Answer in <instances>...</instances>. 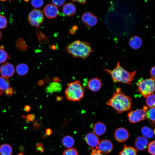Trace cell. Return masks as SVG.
<instances>
[{"label":"cell","mask_w":155,"mask_h":155,"mask_svg":"<svg viewBox=\"0 0 155 155\" xmlns=\"http://www.w3.org/2000/svg\"><path fill=\"white\" fill-rule=\"evenodd\" d=\"M73 2H77L81 4H85L86 3V0H73L72 1Z\"/></svg>","instance_id":"60d3db41"},{"label":"cell","mask_w":155,"mask_h":155,"mask_svg":"<svg viewBox=\"0 0 155 155\" xmlns=\"http://www.w3.org/2000/svg\"><path fill=\"white\" fill-rule=\"evenodd\" d=\"M15 92L14 89L11 87H9L5 90V93L7 96H11Z\"/></svg>","instance_id":"d590c367"},{"label":"cell","mask_w":155,"mask_h":155,"mask_svg":"<svg viewBox=\"0 0 155 155\" xmlns=\"http://www.w3.org/2000/svg\"><path fill=\"white\" fill-rule=\"evenodd\" d=\"M132 99L124 94L120 88H117L115 92L106 102V104L113 108L119 114L131 110Z\"/></svg>","instance_id":"6da1fadb"},{"label":"cell","mask_w":155,"mask_h":155,"mask_svg":"<svg viewBox=\"0 0 155 155\" xmlns=\"http://www.w3.org/2000/svg\"><path fill=\"white\" fill-rule=\"evenodd\" d=\"M155 107L150 108L146 111V117L148 119L150 124L153 126H155Z\"/></svg>","instance_id":"44dd1931"},{"label":"cell","mask_w":155,"mask_h":155,"mask_svg":"<svg viewBox=\"0 0 155 155\" xmlns=\"http://www.w3.org/2000/svg\"><path fill=\"white\" fill-rule=\"evenodd\" d=\"M66 51L74 58L86 59L93 51L90 44L85 41L78 40L67 44Z\"/></svg>","instance_id":"3957f363"},{"label":"cell","mask_w":155,"mask_h":155,"mask_svg":"<svg viewBox=\"0 0 155 155\" xmlns=\"http://www.w3.org/2000/svg\"><path fill=\"white\" fill-rule=\"evenodd\" d=\"M16 70L18 75L20 76H23L28 72L29 68L26 64L21 63L18 64L16 66Z\"/></svg>","instance_id":"7402d4cb"},{"label":"cell","mask_w":155,"mask_h":155,"mask_svg":"<svg viewBox=\"0 0 155 155\" xmlns=\"http://www.w3.org/2000/svg\"><path fill=\"white\" fill-rule=\"evenodd\" d=\"M51 2L53 4L57 6H61L65 4V1L63 0H52Z\"/></svg>","instance_id":"e575fe53"},{"label":"cell","mask_w":155,"mask_h":155,"mask_svg":"<svg viewBox=\"0 0 155 155\" xmlns=\"http://www.w3.org/2000/svg\"><path fill=\"white\" fill-rule=\"evenodd\" d=\"M129 44L132 49H137L142 46V40L140 36H133L130 39Z\"/></svg>","instance_id":"d6986e66"},{"label":"cell","mask_w":155,"mask_h":155,"mask_svg":"<svg viewBox=\"0 0 155 155\" xmlns=\"http://www.w3.org/2000/svg\"><path fill=\"white\" fill-rule=\"evenodd\" d=\"M32 6L36 8H38L41 7L43 5L44 1L42 0H33L31 1Z\"/></svg>","instance_id":"4dcf8cb0"},{"label":"cell","mask_w":155,"mask_h":155,"mask_svg":"<svg viewBox=\"0 0 155 155\" xmlns=\"http://www.w3.org/2000/svg\"><path fill=\"white\" fill-rule=\"evenodd\" d=\"M155 141L153 140L149 143L148 146V152L152 155H155Z\"/></svg>","instance_id":"f546056e"},{"label":"cell","mask_w":155,"mask_h":155,"mask_svg":"<svg viewBox=\"0 0 155 155\" xmlns=\"http://www.w3.org/2000/svg\"><path fill=\"white\" fill-rule=\"evenodd\" d=\"M146 106L150 108L155 107V95L154 94H151L146 98Z\"/></svg>","instance_id":"4316f807"},{"label":"cell","mask_w":155,"mask_h":155,"mask_svg":"<svg viewBox=\"0 0 155 155\" xmlns=\"http://www.w3.org/2000/svg\"><path fill=\"white\" fill-rule=\"evenodd\" d=\"M92 129L94 133L97 136H101L106 131V127L105 124L99 121L93 124Z\"/></svg>","instance_id":"2e32d148"},{"label":"cell","mask_w":155,"mask_h":155,"mask_svg":"<svg viewBox=\"0 0 155 155\" xmlns=\"http://www.w3.org/2000/svg\"><path fill=\"white\" fill-rule=\"evenodd\" d=\"M146 111L143 108L130 111L127 115L129 122L134 123L144 120L146 118Z\"/></svg>","instance_id":"52a82bcc"},{"label":"cell","mask_w":155,"mask_h":155,"mask_svg":"<svg viewBox=\"0 0 155 155\" xmlns=\"http://www.w3.org/2000/svg\"><path fill=\"white\" fill-rule=\"evenodd\" d=\"M137 150L134 148L125 145L123 148L118 155H137Z\"/></svg>","instance_id":"ffe728a7"},{"label":"cell","mask_w":155,"mask_h":155,"mask_svg":"<svg viewBox=\"0 0 155 155\" xmlns=\"http://www.w3.org/2000/svg\"><path fill=\"white\" fill-rule=\"evenodd\" d=\"M85 140L86 143L92 148L97 149L99 141L98 137L94 133H90L85 135Z\"/></svg>","instance_id":"4fadbf2b"},{"label":"cell","mask_w":155,"mask_h":155,"mask_svg":"<svg viewBox=\"0 0 155 155\" xmlns=\"http://www.w3.org/2000/svg\"><path fill=\"white\" fill-rule=\"evenodd\" d=\"M15 72L13 66L7 63L2 65L0 67V73L2 77L8 78L12 76Z\"/></svg>","instance_id":"8fae6325"},{"label":"cell","mask_w":155,"mask_h":155,"mask_svg":"<svg viewBox=\"0 0 155 155\" xmlns=\"http://www.w3.org/2000/svg\"><path fill=\"white\" fill-rule=\"evenodd\" d=\"M12 147L7 144H3L0 146V155H12Z\"/></svg>","instance_id":"d4e9b609"},{"label":"cell","mask_w":155,"mask_h":155,"mask_svg":"<svg viewBox=\"0 0 155 155\" xmlns=\"http://www.w3.org/2000/svg\"><path fill=\"white\" fill-rule=\"evenodd\" d=\"M139 92L144 97L154 94L155 91V80L150 78L142 80L137 83Z\"/></svg>","instance_id":"5b68a950"},{"label":"cell","mask_w":155,"mask_h":155,"mask_svg":"<svg viewBox=\"0 0 155 155\" xmlns=\"http://www.w3.org/2000/svg\"><path fill=\"white\" fill-rule=\"evenodd\" d=\"M42 125V122L40 120H36L33 123L34 129L36 130H38L41 127Z\"/></svg>","instance_id":"836d02e7"},{"label":"cell","mask_w":155,"mask_h":155,"mask_svg":"<svg viewBox=\"0 0 155 155\" xmlns=\"http://www.w3.org/2000/svg\"><path fill=\"white\" fill-rule=\"evenodd\" d=\"M53 80L54 82H59V79L57 77H55L53 78Z\"/></svg>","instance_id":"7bdbcfd3"},{"label":"cell","mask_w":155,"mask_h":155,"mask_svg":"<svg viewBox=\"0 0 155 155\" xmlns=\"http://www.w3.org/2000/svg\"><path fill=\"white\" fill-rule=\"evenodd\" d=\"M3 91L0 90V96L2 94Z\"/></svg>","instance_id":"7dc6e473"},{"label":"cell","mask_w":155,"mask_h":155,"mask_svg":"<svg viewBox=\"0 0 155 155\" xmlns=\"http://www.w3.org/2000/svg\"><path fill=\"white\" fill-rule=\"evenodd\" d=\"M106 73L110 74L114 83H122L127 85L131 84L136 74V71H129L121 67L119 62L112 70L104 69Z\"/></svg>","instance_id":"7a4b0ae2"},{"label":"cell","mask_w":155,"mask_h":155,"mask_svg":"<svg viewBox=\"0 0 155 155\" xmlns=\"http://www.w3.org/2000/svg\"><path fill=\"white\" fill-rule=\"evenodd\" d=\"M88 88L93 92L98 91L102 86L101 80L98 78H94L90 79L87 83Z\"/></svg>","instance_id":"9a60e30c"},{"label":"cell","mask_w":155,"mask_h":155,"mask_svg":"<svg viewBox=\"0 0 155 155\" xmlns=\"http://www.w3.org/2000/svg\"><path fill=\"white\" fill-rule=\"evenodd\" d=\"M84 93L80 82L78 80L69 83L65 92L66 99L74 102L80 101L84 97Z\"/></svg>","instance_id":"277c9868"},{"label":"cell","mask_w":155,"mask_h":155,"mask_svg":"<svg viewBox=\"0 0 155 155\" xmlns=\"http://www.w3.org/2000/svg\"><path fill=\"white\" fill-rule=\"evenodd\" d=\"M36 149L41 152H42L44 150L43 144L41 143H38L36 146Z\"/></svg>","instance_id":"74e56055"},{"label":"cell","mask_w":155,"mask_h":155,"mask_svg":"<svg viewBox=\"0 0 155 155\" xmlns=\"http://www.w3.org/2000/svg\"><path fill=\"white\" fill-rule=\"evenodd\" d=\"M129 133L125 128L120 127L116 129L114 133L115 140L119 142H123L127 140L129 137Z\"/></svg>","instance_id":"9c48e42d"},{"label":"cell","mask_w":155,"mask_h":155,"mask_svg":"<svg viewBox=\"0 0 155 155\" xmlns=\"http://www.w3.org/2000/svg\"><path fill=\"white\" fill-rule=\"evenodd\" d=\"M63 98L61 96H57L56 97V100L57 101H60Z\"/></svg>","instance_id":"ee69618b"},{"label":"cell","mask_w":155,"mask_h":155,"mask_svg":"<svg viewBox=\"0 0 155 155\" xmlns=\"http://www.w3.org/2000/svg\"><path fill=\"white\" fill-rule=\"evenodd\" d=\"M9 57L7 52L0 48V63H3L6 61L7 59H9Z\"/></svg>","instance_id":"83f0119b"},{"label":"cell","mask_w":155,"mask_h":155,"mask_svg":"<svg viewBox=\"0 0 155 155\" xmlns=\"http://www.w3.org/2000/svg\"><path fill=\"white\" fill-rule=\"evenodd\" d=\"M7 20L4 16L0 15V29L5 28L7 25Z\"/></svg>","instance_id":"1f68e13d"},{"label":"cell","mask_w":155,"mask_h":155,"mask_svg":"<svg viewBox=\"0 0 155 155\" xmlns=\"http://www.w3.org/2000/svg\"><path fill=\"white\" fill-rule=\"evenodd\" d=\"M25 118L27 122H30L33 121L35 119V116L33 114H29L25 116H22Z\"/></svg>","instance_id":"d6a6232c"},{"label":"cell","mask_w":155,"mask_h":155,"mask_svg":"<svg viewBox=\"0 0 155 155\" xmlns=\"http://www.w3.org/2000/svg\"><path fill=\"white\" fill-rule=\"evenodd\" d=\"M10 82L7 78L0 76V90L5 91L9 87Z\"/></svg>","instance_id":"484cf974"},{"label":"cell","mask_w":155,"mask_h":155,"mask_svg":"<svg viewBox=\"0 0 155 155\" xmlns=\"http://www.w3.org/2000/svg\"><path fill=\"white\" fill-rule=\"evenodd\" d=\"M92 152L90 155H106L102 153L97 149L92 148Z\"/></svg>","instance_id":"8d00e7d4"},{"label":"cell","mask_w":155,"mask_h":155,"mask_svg":"<svg viewBox=\"0 0 155 155\" xmlns=\"http://www.w3.org/2000/svg\"><path fill=\"white\" fill-rule=\"evenodd\" d=\"M113 148L112 142L108 140H103L99 142L97 149L102 153L106 154L110 152Z\"/></svg>","instance_id":"7c38bea8"},{"label":"cell","mask_w":155,"mask_h":155,"mask_svg":"<svg viewBox=\"0 0 155 155\" xmlns=\"http://www.w3.org/2000/svg\"><path fill=\"white\" fill-rule=\"evenodd\" d=\"M52 133V130L50 128L47 129L46 131V133L48 136L50 135Z\"/></svg>","instance_id":"ab89813d"},{"label":"cell","mask_w":155,"mask_h":155,"mask_svg":"<svg viewBox=\"0 0 155 155\" xmlns=\"http://www.w3.org/2000/svg\"><path fill=\"white\" fill-rule=\"evenodd\" d=\"M63 14L67 16H71L74 15L76 11L75 5L72 3H67L65 4L62 8Z\"/></svg>","instance_id":"ac0fdd59"},{"label":"cell","mask_w":155,"mask_h":155,"mask_svg":"<svg viewBox=\"0 0 155 155\" xmlns=\"http://www.w3.org/2000/svg\"><path fill=\"white\" fill-rule=\"evenodd\" d=\"M70 33L72 34H74L75 32V30H73V29H71L69 31Z\"/></svg>","instance_id":"f6af8a7d"},{"label":"cell","mask_w":155,"mask_h":155,"mask_svg":"<svg viewBox=\"0 0 155 155\" xmlns=\"http://www.w3.org/2000/svg\"><path fill=\"white\" fill-rule=\"evenodd\" d=\"M2 37V34L1 32L0 31V40L1 39Z\"/></svg>","instance_id":"bcb514c9"},{"label":"cell","mask_w":155,"mask_h":155,"mask_svg":"<svg viewBox=\"0 0 155 155\" xmlns=\"http://www.w3.org/2000/svg\"><path fill=\"white\" fill-rule=\"evenodd\" d=\"M82 20L86 26L88 28L93 27L98 23V17L90 11L83 13Z\"/></svg>","instance_id":"ba28073f"},{"label":"cell","mask_w":155,"mask_h":155,"mask_svg":"<svg viewBox=\"0 0 155 155\" xmlns=\"http://www.w3.org/2000/svg\"><path fill=\"white\" fill-rule=\"evenodd\" d=\"M43 13L47 18L53 19L55 18L58 15L59 11L57 6L53 4H49L44 7Z\"/></svg>","instance_id":"30bf717a"},{"label":"cell","mask_w":155,"mask_h":155,"mask_svg":"<svg viewBox=\"0 0 155 155\" xmlns=\"http://www.w3.org/2000/svg\"><path fill=\"white\" fill-rule=\"evenodd\" d=\"M62 142L63 145L65 147L70 148L74 144L75 141L73 138L69 135H66L62 139Z\"/></svg>","instance_id":"cb8c5ba5"},{"label":"cell","mask_w":155,"mask_h":155,"mask_svg":"<svg viewBox=\"0 0 155 155\" xmlns=\"http://www.w3.org/2000/svg\"><path fill=\"white\" fill-rule=\"evenodd\" d=\"M28 18L31 25L37 28L40 26L44 19L43 11L37 9L32 10L29 13Z\"/></svg>","instance_id":"8992f818"},{"label":"cell","mask_w":155,"mask_h":155,"mask_svg":"<svg viewBox=\"0 0 155 155\" xmlns=\"http://www.w3.org/2000/svg\"><path fill=\"white\" fill-rule=\"evenodd\" d=\"M141 131L143 137L148 139L153 137L154 133V129L153 131L149 127L145 126L142 127Z\"/></svg>","instance_id":"603a6c76"},{"label":"cell","mask_w":155,"mask_h":155,"mask_svg":"<svg viewBox=\"0 0 155 155\" xmlns=\"http://www.w3.org/2000/svg\"><path fill=\"white\" fill-rule=\"evenodd\" d=\"M18 155H23L22 154H19Z\"/></svg>","instance_id":"c3c4849f"},{"label":"cell","mask_w":155,"mask_h":155,"mask_svg":"<svg viewBox=\"0 0 155 155\" xmlns=\"http://www.w3.org/2000/svg\"><path fill=\"white\" fill-rule=\"evenodd\" d=\"M31 107L28 105H26L24 107V110L27 112L29 111L30 110Z\"/></svg>","instance_id":"b9f144b4"},{"label":"cell","mask_w":155,"mask_h":155,"mask_svg":"<svg viewBox=\"0 0 155 155\" xmlns=\"http://www.w3.org/2000/svg\"><path fill=\"white\" fill-rule=\"evenodd\" d=\"M62 88L61 84L60 82H53L51 83L46 88V93L52 94L54 93L59 92Z\"/></svg>","instance_id":"e0dca14e"},{"label":"cell","mask_w":155,"mask_h":155,"mask_svg":"<svg viewBox=\"0 0 155 155\" xmlns=\"http://www.w3.org/2000/svg\"><path fill=\"white\" fill-rule=\"evenodd\" d=\"M149 143L148 139L143 136H138L134 142L135 148L137 150H144L147 148Z\"/></svg>","instance_id":"5bb4252c"},{"label":"cell","mask_w":155,"mask_h":155,"mask_svg":"<svg viewBox=\"0 0 155 155\" xmlns=\"http://www.w3.org/2000/svg\"><path fill=\"white\" fill-rule=\"evenodd\" d=\"M155 66H154L151 68L150 71L151 78L154 80H155Z\"/></svg>","instance_id":"f35d334b"},{"label":"cell","mask_w":155,"mask_h":155,"mask_svg":"<svg viewBox=\"0 0 155 155\" xmlns=\"http://www.w3.org/2000/svg\"><path fill=\"white\" fill-rule=\"evenodd\" d=\"M62 155H78V153L75 148H70L65 150Z\"/></svg>","instance_id":"f1b7e54d"}]
</instances>
